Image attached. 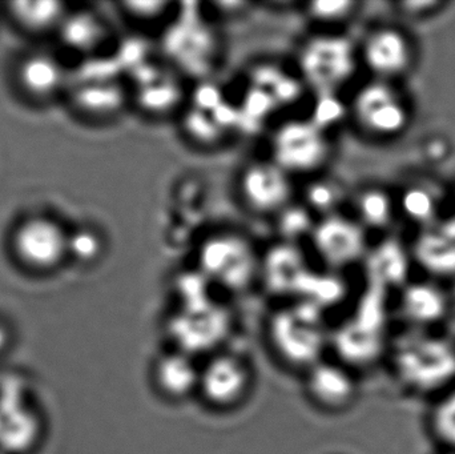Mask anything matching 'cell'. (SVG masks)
Returning <instances> with one entry per match:
<instances>
[{
    "label": "cell",
    "instance_id": "cell-30",
    "mask_svg": "<svg viewBox=\"0 0 455 454\" xmlns=\"http://www.w3.org/2000/svg\"><path fill=\"white\" fill-rule=\"evenodd\" d=\"M8 343H10V332H8L4 325L0 323V354L5 351Z\"/></svg>",
    "mask_w": 455,
    "mask_h": 454
},
{
    "label": "cell",
    "instance_id": "cell-23",
    "mask_svg": "<svg viewBox=\"0 0 455 454\" xmlns=\"http://www.w3.org/2000/svg\"><path fill=\"white\" fill-rule=\"evenodd\" d=\"M64 42L79 51L93 50L106 36V28L96 16L91 13H77L63 23Z\"/></svg>",
    "mask_w": 455,
    "mask_h": 454
},
{
    "label": "cell",
    "instance_id": "cell-8",
    "mask_svg": "<svg viewBox=\"0 0 455 454\" xmlns=\"http://www.w3.org/2000/svg\"><path fill=\"white\" fill-rule=\"evenodd\" d=\"M355 130L371 139L395 138L409 123V109L401 93L385 80L374 79L355 91L347 106Z\"/></svg>",
    "mask_w": 455,
    "mask_h": 454
},
{
    "label": "cell",
    "instance_id": "cell-10",
    "mask_svg": "<svg viewBox=\"0 0 455 454\" xmlns=\"http://www.w3.org/2000/svg\"><path fill=\"white\" fill-rule=\"evenodd\" d=\"M315 256L331 271L352 266L366 248L365 228L345 212L320 219L309 237Z\"/></svg>",
    "mask_w": 455,
    "mask_h": 454
},
{
    "label": "cell",
    "instance_id": "cell-24",
    "mask_svg": "<svg viewBox=\"0 0 455 454\" xmlns=\"http://www.w3.org/2000/svg\"><path fill=\"white\" fill-rule=\"evenodd\" d=\"M281 242L299 244V240H309L317 219L307 211L299 199L273 219Z\"/></svg>",
    "mask_w": 455,
    "mask_h": 454
},
{
    "label": "cell",
    "instance_id": "cell-22",
    "mask_svg": "<svg viewBox=\"0 0 455 454\" xmlns=\"http://www.w3.org/2000/svg\"><path fill=\"white\" fill-rule=\"evenodd\" d=\"M429 428L443 450L455 452V386L435 396L429 413Z\"/></svg>",
    "mask_w": 455,
    "mask_h": 454
},
{
    "label": "cell",
    "instance_id": "cell-19",
    "mask_svg": "<svg viewBox=\"0 0 455 454\" xmlns=\"http://www.w3.org/2000/svg\"><path fill=\"white\" fill-rule=\"evenodd\" d=\"M77 100L80 106L93 114L111 116L119 114L128 101L131 95L116 80H104V82H87L77 91Z\"/></svg>",
    "mask_w": 455,
    "mask_h": 454
},
{
    "label": "cell",
    "instance_id": "cell-11",
    "mask_svg": "<svg viewBox=\"0 0 455 454\" xmlns=\"http://www.w3.org/2000/svg\"><path fill=\"white\" fill-rule=\"evenodd\" d=\"M135 91L131 101L152 119H164L179 112L188 104V92L181 84L178 74L167 66L143 63L136 68Z\"/></svg>",
    "mask_w": 455,
    "mask_h": 454
},
{
    "label": "cell",
    "instance_id": "cell-27",
    "mask_svg": "<svg viewBox=\"0 0 455 454\" xmlns=\"http://www.w3.org/2000/svg\"><path fill=\"white\" fill-rule=\"evenodd\" d=\"M100 251V237L95 232L82 229L67 237V252L83 263L95 260Z\"/></svg>",
    "mask_w": 455,
    "mask_h": 454
},
{
    "label": "cell",
    "instance_id": "cell-2",
    "mask_svg": "<svg viewBox=\"0 0 455 454\" xmlns=\"http://www.w3.org/2000/svg\"><path fill=\"white\" fill-rule=\"evenodd\" d=\"M267 340L270 352L283 367L302 375L325 359L331 339L320 312L299 304L273 314L267 323Z\"/></svg>",
    "mask_w": 455,
    "mask_h": 454
},
{
    "label": "cell",
    "instance_id": "cell-20",
    "mask_svg": "<svg viewBox=\"0 0 455 454\" xmlns=\"http://www.w3.org/2000/svg\"><path fill=\"white\" fill-rule=\"evenodd\" d=\"M350 215L363 228L381 229L389 226L393 218V203L389 195L376 187H365L350 197Z\"/></svg>",
    "mask_w": 455,
    "mask_h": 454
},
{
    "label": "cell",
    "instance_id": "cell-32",
    "mask_svg": "<svg viewBox=\"0 0 455 454\" xmlns=\"http://www.w3.org/2000/svg\"><path fill=\"white\" fill-rule=\"evenodd\" d=\"M0 454H10V453L4 452V450H0Z\"/></svg>",
    "mask_w": 455,
    "mask_h": 454
},
{
    "label": "cell",
    "instance_id": "cell-28",
    "mask_svg": "<svg viewBox=\"0 0 455 454\" xmlns=\"http://www.w3.org/2000/svg\"><path fill=\"white\" fill-rule=\"evenodd\" d=\"M406 210L409 215L419 219H427L435 212V204H432V197L424 191H413L405 197Z\"/></svg>",
    "mask_w": 455,
    "mask_h": 454
},
{
    "label": "cell",
    "instance_id": "cell-14",
    "mask_svg": "<svg viewBox=\"0 0 455 454\" xmlns=\"http://www.w3.org/2000/svg\"><path fill=\"white\" fill-rule=\"evenodd\" d=\"M16 252L35 268H51L67 252V236L60 227L45 219L27 221L16 232Z\"/></svg>",
    "mask_w": 455,
    "mask_h": 454
},
{
    "label": "cell",
    "instance_id": "cell-26",
    "mask_svg": "<svg viewBox=\"0 0 455 454\" xmlns=\"http://www.w3.org/2000/svg\"><path fill=\"white\" fill-rule=\"evenodd\" d=\"M12 12L23 26L31 29H44L60 20L63 8L60 3L47 0L18 2L13 3Z\"/></svg>",
    "mask_w": 455,
    "mask_h": 454
},
{
    "label": "cell",
    "instance_id": "cell-16",
    "mask_svg": "<svg viewBox=\"0 0 455 454\" xmlns=\"http://www.w3.org/2000/svg\"><path fill=\"white\" fill-rule=\"evenodd\" d=\"M299 200L317 220L344 212L349 200L342 184L328 172L305 179L299 188Z\"/></svg>",
    "mask_w": 455,
    "mask_h": 454
},
{
    "label": "cell",
    "instance_id": "cell-9",
    "mask_svg": "<svg viewBox=\"0 0 455 454\" xmlns=\"http://www.w3.org/2000/svg\"><path fill=\"white\" fill-rule=\"evenodd\" d=\"M301 376L305 399L323 415L347 413L360 396L357 373L341 359L325 357Z\"/></svg>",
    "mask_w": 455,
    "mask_h": 454
},
{
    "label": "cell",
    "instance_id": "cell-6",
    "mask_svg": "<svg viewBox=\"0 0 455 454\" xmlns=\"http://www.w3.org/2000/svg\"><path fill=\"white\" fill-rule=\"evenodd\" d=\"M256 370L240 352L221 348L200 362L196 400L212 413L237 412L253 394Z\"/></svg>",
    "mask_w": 455,
    "mask_h": 454
},
{
    "label": "cell",
    "instance_id": "cell-21",
    "mask_svg": "<svg viewBox=\"0 0 455 454\" xmlns=\"http://www.w3.org/2000/svg\"><path fill=\"white\" fill-rule=\"evenodd\" d=\"M20 79L29 92L39 96L50 95L61 84L63 71L58 61L50 56L36 55L24 61Z\"/></svg>",
    "mask_w": 455,
    "mask_h": 454
},
{
    "label": "cell",
    "instance_id": "cell-31",
    "mask_svg": "<svg viewBox=\"0 0 455 454\" xmlns=\"http://www.w3.org/2000/svg\"><path fill=\"white\" fill-rule=\"evenodd\" d=\"M441 454H455V452H449V450H443Z\"/></svg>",
    "mask_w": 455,
    "mask_h": 454
},
{
    "label": "cell",
    "instance_id": "cell-3",
    "mask_svg": "<svg viewBox=\"0 0 455 454\" xmlns=\"http://www.w3.org/2000/svg\"><path fill=\"white\" fill-rule=\"evenodd\" d=\"M261 258L253 240L235 228L210 232L196 247L200 275L230 292H243L259 280Z\"/></svg>",
    "mask_w": 455,
    "mask_h": 454
},
{
    "label": "cell",
    "instance_id": "cell-29",
    "mask_svg": "<svg viewBox=\"0 0 455 454\" xmlns=\"http://www.w3.org/2000/svg\"><path fill=\"white\" fill-rule=\"evenodd\" d=\"M213 7H218L219 11H215L220 18H237L243 13L248 12L249 8L254 7L256 3L245 2H220L212 3Z\"/></svg>",
    "mask_w": 455,
    "mask_h": 454
},
{
    "label": "cell",
    "instance_id": "cell-1",
    "mask_svg": "<svg viewBox=\"0 0 455 454\" xmlns=\"http://www.w3.org/2000/svg\"><path fill=\"white\" fill-rule=\"evenodd\" d=\"M294 66L305 87L317 96H336L361 66L357 43L336 32L313 31L297 47Z\"/></svg>",
    "mask_w": 455,
    "mask_h": 454
},
{
    "label": "cell",
    "instance_id": "cell-25",
    "mask_svg": "<svg viewBox=\"0 0 455 454\" xmlns=\"http://www.w3.org/2000/svg\"><path fill=\"white\" fill-rule=\"evenodd\" d=\"M181 4L173 2H127L122 7L128 18L143 26V29L164 28L178 18Z\"/></svg>",
    "mask_w": 455,
    "mask_h": 454
},
{
    "label": "cell",
    "instance_id": "cell-15",
    "mask_svg": "<svg viewBox=\"0 0 455 454\" xmlns=\"http://www.w3.org/2000/svg\"><path fill=\"white\" fill-rule=\"evenodd\" d=\"M400 308L413 332H430L445 317L448 304L443 291L435 285L416 284L403 292Z\"/></svg>",
    "mask_w": 455,
    "mask_h": 454
},
{
    "label": "cell",
    "instance_id": "cell-4",
    "mask_svg": "<svg viewBox=\"0 0 455 454\" xmlns=\"http://www.w3.org/2000/svg\"><path fill=\"white\" fill-rule=\"evenodd\" d=\"M336 148L331 131L312 117H291L270 130L267 156L297 178L328 172Z\"/></svg>",
    "mask_w": 455,
    "mask_h": 454
},
{
    "label": "cell",
    "instance_id": "cell-5",
    "mask_svg": "<svg viewBox=\"0 0 455 454\" xmlns=\"http://www.w3.org/2000/svg\"><path fill=\"white\" fill-rule=\"evenodd\" d=\"M393 367L398 380L409 391L435 397L453 386L455 348L432 332L411 331L395 348Z\"/></svg>",
    "mask_w": 455,
    "mask_h": 454
},
{
    "label": "cell",
    "instance_id": "cell-12",
    "mask_svg": "<svg viewBox=\"0 0 455 454\" xmlns=\"http://www.w3.org/2000/svg\"><path fill=\"white\" fill-rule=\"evenodd\" d=\"M200 362L194 354L170 348L159 352L149 365V386L157 399L171 405L196 399Z\"/></svg>",
    "mask_w": 455,
    "mask_h": 454
},
{
    "label": "cell",
    "instance_id": "cell-18",
    "mask_svg": "<svg viewBox=\"0 0 455 454\" xmlns=\"http://www.w3.org/2000/svg\"><path fill=\"white\" fill-rule=\"evenodd\" d=\"M179 116L184 138L197 147L210 151L227 140L228 130L215 114L210 115L204 109L187 104Z\"/></svg>",
    "mask_w": 455,
    "mask_h": 454
},
{
    "label": "cell",
    "instance_id": "cell-13",
    "mask_svg": "<svg viewBox=\"0 0 455 454\" xmlns=\"http://www.w3.org/2000/svg\"><path fill=\"white\" fill-rule=\"evenodd\" d=\"M361 66L369 69L374 79L390 82L403 76L411 66V42L395 28L379 27L371 29L357 43Z\"/></svg>",
    "mask_w": 455,
    "mask_h": 454
},
{
    "label": "cell",
    "instance_id": "cell-7",
    "mask_svg": "<svg viewBox=\"0 0 455 454\" xmlns=\"http://www.w3.org/2000/svg\"><path fill=\"white\" fill-rule=\"evenodd\" d=\"M235 192L248 215L273 220L299 199L296 179L267 156L246 160L235 179Z\"/></svg>",
    "mask_w": 455,
    "mask_h": 454
},
{
    "label": "cell",
    "instance_id": "cell-17",
    "mask_svg": "<svg viewBox=\"0 0 455 454\" xmlns=\"http://www.w3.org/2000/svg\"><path fill=\"white\" fill-rule=\"evenodd\" d=\"M358 2H299V10L313 26V31L344 34L345 26L360 12Z\"/></svg>",
    "mask_w": 455,
    "mask_h": 454
}]
</instances>
